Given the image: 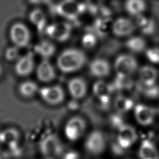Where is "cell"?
<instances>
[{"label":"cell","instance_id":"obj_10","mask_svg":"<svg viewBox=\"0 0 159 159\" xmlns=\"http://www.w3.org/2000/svg\"><path fill=\"white\" fill-rule=\"evenodd\" d=\"M20 140V133L15 127H9L1 130V145L7 148L9 153L16 156Z\"/></svg>","mask_w":159,"mask_h":159},{"label":"cell","instance_id":"obj_30","mask_svg":"<svg viewBox=\"0 0 159 159\" xmlns=\"http://www.w3.org/2000/svg\"><path fill=\"white\" fill-rule=\"evenodd\" d=\"M5 58L9 61H16L20 57V53H19V48L13 46L7 48L4 53Z\"/></svg>","mask_w":159,"mask_h":159},{"label":"cell","instance_id":"obj_29","mask_svg":"<svg viewBox=\"0 0 159 159\" xmlns=\"http://www.w3.org/2000/svg\"><path fill=\"white\" fill-rule=\"evenodd\" d=\"M137 25L140 30L147 34H150L153 32L155 29L153 22L148 18L143 16H139L137 19Z\"/></svg>","mask_w":159,"mask_h":159},{"label":"cell","instance_id":"obj_25","mask_svg":"<svg viewBox=\"0 0 159 159\" xmlns=\"http://www.w3.org/2000/svg\"><path fill=\"white\" fill-rule=\"evenodd\" d=\"M125 47L132 52L140 53L145 50L146 42L141 37L134 36L126 41Z\"/></svg>","mask_w":159,"mask_h":159},{"label":"cell","instance_id":"obj_7","mask_svg":"<svg viewBox=\"0 0 159 159\" xmlns=\"http://www.w3.org/2000/svg\"><path fill=\"white\" fill-rule=\"evenodd\" d=\"M38 94L47 104L56 106L61 104L65 99V91L60 85L46 86L40 88Z\"/></svg>","mask_w":159,"mask_h":159},{"label":"cell","instance_id":"obj_15","mask_svg":"<svg viewBox=\"0 0 159 159\" xmlns=\"http://www.w3.org/2000/svg\"><path fill=\"white\" fill-rule=\"evenodd\" d=\"M134 115L137 122L143 126L150 125L155 117V110L143 104H137L134 109Z\"/></svg>","mask_w":159,"mask_h":159},{"label":"cell","instance_id":"obj_28","mask_svg":"<svg viewBox=\"0 0 159 159\" xmlns=\"http://www.w3.org/2000/svg\"><path fill=\"white\" fill-rule=\"evenodd\" d=\"M132 105L133 102L130 99L124 96H117L114 101V107L120 112L128 111L132 107Z\"/></svg>","mask_w":159,"mask_h":159},{"label":"cell","instance_id":"obj_35","mask_svg":"<svg viewBox=\"0 0 159 159\" xmlns=\"http://www.w3.org/2000/svg\"><path fill=\"white\" fill-rule=\"evenodd\" d=\"M2 74H3V68L1 65V64H0V78L2 76Z\"/></svg>","mask_w":159,"mask_h":159},{"label":"cell","instance_id":"obj_20","mask_svg":"<svg viewBox=\"0 0 159 159\" xmlns=\"http://www.w3.org/2000/svg\"><path fill=\"white\" fill-rule=\"evenodd\" d=\"M34 52L36 54L42 57V59L51 58L56 52V47L53 43L48 40L40 41L34 47Z\"/></svg>","mask_w":159,"mask_h":159},{"label":"cell","instance_id":"obj_12","mask_svg":"<svg viewBox=\"0 0 159 159\" xmlns=\"http://www.w3.org/2000/svg\"><path fill=\"white\" fill-rule=\"evenodd\" d=\"M35 68V59L34 53L29 52L21 56L15 63L14 71L19 76L30 75Z\"/></svg>","mask_w":159,"mask_h":159},{"label":"cell","instance_id":"obj_21","mask_svg":"<svg viewBox=\"0 0 159 159\" xmlns=\"http://www.w3.org/2000/svg\"><path fill=\"white\" fill-rule=\"evenodd\" d=\"M29 20L40 32H45V30L48 25L45 12L39 8H35L30 12L29 14Z\"/></svg>","mask_w":159,"mask_h":159},{"label":"cell","instance_id":"obj_34","mask_svg":"<svg viewBox=\"0 0 159 159\" xmlns=\"http://www.w3.org/2000/svg\"><path fill=\"white\" fill-rule=\"evenodd\" d=\"M51 0H28L29 3L34 5H41L48 3Z\"/></svg>","mask_w":159,"mask_h":159},{"label":"cell","instance_id":"obj_37","mask_svg":"<svg viewBox=\"0 0 159 159\" xmlns=\"http://www.w3.org/2000/svg\"><path fill=\"white\" fill-rule=\"evenodd\" d=\"M44 159H52V158H44Z\"/></svg>","mask_w":159,"mask_h":159},{"label":"cell","instance_id":"obj_31","mask_svg":"<svg viewBox=\"0 0 159 159\" xmlns=\"http://www.w3.org/2000/svg\"><path fill=\"white\" fill-rule=\"evenodd\" d=\"M97 42L96 37L93 33L86 34L82 39V44L84 48L90 49L93 48Z\"/></svg>","mask_w":159,"mask_h":159},{"label":"cell","instance_id":"obj_8","mask_svg":"<svg viewBox=\"0 0 159 159\" xmlns=\"http://www.w3.org/2000/svg\"><path fill=\"white\" fill-rule=\"evenodd\" d=\"M71 26L65 22H58L47 26L45 32L51 39L59 42L66 41L71 34Z\"/></svg>","mask_w":159,"mask_h":159},{"label":"cell","instance_id":"obj_2","mask_svg":"<svg viewBox=\"0 0 159 159\" xmlns=\"http://www.w3.org/2000/svg\"><path fill=\"white\" fill-rule=\"evenodd\" d=\"M40 153L45 158L55 159L62 152V145L58 136L54 134H48L43 137L39 142Z\"/></svg>","mask_w":159,"mask_h":159},{"label":"cell","instance_id":"obj_1","mask_svg":"<svg viewBox=\"0 0 159 159\" xmlns=\"http://www.w3.org/2000/svg\"><path fill=\"white\" fill-rule=\"evenodd\" d=\"M87 57L84 52L78 48H67L62 51L57 58V66L65 73L80 70L86 63Z\"/></svg>","mask_w":159,"mask_h":159},{"label":"cell","instance_id":"obj_16","mask_svg":"<svg viewBox=\"0 0 159 159\" xmlns=\"http://www.w3.org/2000/svg\"><path fill=\"white\" fill-rule=\"evenodd\" d=\"M90 73L97 78H104L111 73V65L107 60L102 58H97L91 61L89 65Z\"/></svg>","mask_w":159,"mask_h":159},{"label":"cell","instance_id":"obj_26","mask_svg":"<svg viewBox=\"0 0 159 159\" xmlns=\"http://www.w3.org/2000/svg\"><path fill=\"white\" fill-rule=\"evenodd\" d=\"M136 86L140 93L149 98H156L159 94V88L156 84H145L139 81L137 83Z\"/></svg>","mask_w":159,"mask_h":159},{"label":"cell","instance_id":"obj_14","mask_svg":"<svg viewBox=\"0 0 159 159\" xmlns=\"http://www.w3.org/2000/svg\"><path fill=\"white\" fill-rule=\"evenodd\" d=\"M135 29L134 23L129 19L120 17L117 19L112 25L113 34L117 37H127L131 35Z\"/></svg>","mask_w":159,"mask_h":159},{"label":"cell","instance_id":"obj_3","mask_svg":"<svg viewBox=\"0 0 159 159\" xmlns=\"http://www.w3.org/2000/svg\"><path fill=\"white\" fill-rule=\"evenodd\" d=\"M9 36L13 45L19 48L28 46L31 40V33L29 27L21 22L12 24L9 30Z\"/></svg>","mask_w":159,"mask_h":159},{"label":"cell","instance_id":"obj_5","mask_svg":"<svg viewBox=\"0 0 159 159\" xmlns=\"http://www.w3.org/2000/svg\"><path fill=\"white\" fill-rule=\"evenodd\" d=\"M55 8L60 16L68 19H75L83 12L84 6L76 0H62Z\"/></svg>","mask_w":159,"mask_h":159},{"label":"cell","instance_id":"obj_33","mask_svg":"<svg viewBox=\"0 0 159 159\" xmlns=\"http://www.w3.org/2000/svg\"><path fill=\"white\" fill-rule=\"evenodd\" d=\"M61 159H80V155L75 151H69L63 155Z\"/></svg>","mask_w":159,"mask_h":159},{"label":"cell","instance_id":"obj_13","mask_svg":"<svg viewBox=\"0 0 159 159\" xmlns=\"http://www.w3.org/2000/svg\"><path fill=\"white\" fill-rule=\"evenodd\" d=\"M37 79L43 83H48L56 78V71L53 65L48 59H42L36 68Z\"/></svg>","mask_w":159,"mask_h":159},{"label":"cell","instance_id":"obj_9","mask_svg":"<svg viewBox=\"0 0 159 159\" xmlns=\"http://www.w3.org/2000/svg\"><path fill=\"white\" fill-rule=\"evenodd\" d=\"M114 69L117 75L130 76L138 68L137 60L130 54H121L114 61Z\"/></svg>","mask_w":159,"mask_h":159},{"label":"cell","instance_id":"obj_19","mask_svg":"<svg viewBox=\"0 0 159 159\" xmlns=\"http://www.w3.org/2000/svg\"><path fill=\"white\" fill-rule=\"evenodd\" d=\"M139 81L143 84L153 85L155 83L158 77V73L157 69L152 66L145 65L140 68L139 71Z\"/></svg>","mask_w":159,"mask_h":159},{"label":"cell","instance_id":"obj_36","mask_svg":"<svg viewBox=\"0 0 159 159\" xmlns=\"http://www.w3.org/2000/svg\"><path fill=\"white\" fill-rule=\"evenodd\" d=\"M0 145H1V130H0Z\"/></svg>","mask_w":159,"mask_h":159},{"label":"cell","instance_id":"obj_4","mask_svg":"<svg viewBox=\"0 0 159 159\" xmlns=\"http://www.w3.org/2000/svg\"><path fill=\"white\" fill-rule=\"evenodd\" d=\"M86 129L85 120L81 116H75L66 121L64 127V134L69 141L75 142L83 136Z\"/></svg>","mask_w":159,"mask_h":159},{"label":"cell","instance_id":"obj_17","mask_svg":"<svg viewBox=\"0 0 159 159\" xmlns=\"http://www.w3.org/2000/svg\"><path fill=\"white\" fill-rule=\"evenodd\" d=\"M68 89L72 98L75 99H81L87 92L86 82L82 78H73L68 82Z\"/></svg>","mask_w":159,"mask_h":159},{"label":"cell","instance_id":"obj_32","mask_svg":"<svg viewBox=\"0 0 159 159\" xmlns=\"http://www.w3.org/2000/svg\"><path fill=\"white\" fill-rule=\"evenodd\" d=\"M147 58L152 63H159V48H152L146 51Z\"/></svg>","mask_w":159,"mask_h":159},{"label":"cell","instance_id":"obj_22","mask_svg":"<svg viewBox=\"0 0 159 159\" xmlns=\"http://www.w3.org/2000/svg\"><path fill=\"white\" fill-rule=\"evenodd\" d=\"M94 96L102 102H107L112 91V87L102 80L96 82L93 88Z\"/></svg>","mask_w":159,"mask_h":159},{"label":"cell","instance_id":"obj_38","mask_svg":"<svg viewBox=\"0 0 159 159\" xmlns=\"http://www.w3.org/2000/svg\"><path fill=\"white\" fill-rule=\"evenodd\" d=\"M126 159H129V158H126Z\"/></svg>","mask_w":159,"mask_h":159},{"label":"cell","instance_id":"obj_18","mask_svg":"<svg viewBox=\"0 0 159 159\" xmlns=\"http://www.w3.org/2000/svg\"><path fill=\"white\" fill-rule=\"evenodd\" d=\"M139 155L140 159H158L159 155L155 145L150 140H143L139 147Z\"/></svg>","mask_w":159,"mask_h":159},{"label":"cell","instance_id":"obj_23","mask_svg":"<svg viewBox=\"0 0 159 159\" xmlns=\"http://www.w3.org/2000/svg\"><path fill=\"white\" fill-rule=\"evenodd\" d=\"M40 88L38 84L32 80L22 81L19 84V94L25 98H31L39 93Z\"/></svg>","mask_w":159,"mask_h":159},{"label":"cell","instance_id":"obj_24","mask_svg":"<svg viewBox=\"0 0 159 159\" xmlns=\"http://www.w3.org/2000/svg\"><path fill=\"white\" fill-rule=\"evenodd\" d=\"M125 8L130 14L139 16L145 11L146 4L144 0H126Z\"/></svg>","mask_w":159,"mask_h":159},{"label":"cell","instance_id":"obj_27","mask_svg":"<svg viewBox=\"0 0 159 159\" xmlns=\"http://www.w3.org/2000/svg\"><path fill=\"white\" fill-rule=\"evenodd\" d=\"M134 85V81L129 76L117 75L114 80V87L120 90L130 89Z\"/></svg>","mask_w":159,"mask_h":159},{"label":"cell","instance_id":"obj_6","mask_svg":"<svg viewBox=\"0 0 159 159\" xmlns=\"http://www.w3.org/2000/svg\"><path fill=\"white\" fill-rule=\"evenodd\" d=\"M84 147L88 153L91 155L97 156L102 154L106 147V140L102 132L94 130L87 137Z\"/></svg>","mask_w":159,"mask_h":159},{"label":"cell","instance_id":"obj_11","mask_svg":"<svg viewBox=\"0 0 159 159\" xmlns=\"http://www.w3.org/2000/svg\"><path fill=\"white\" fill-rule=\"evenodd\" d=\"M137 139V133L134 127L127 124L120 125L117 135V142L120 148H129L135 143Z\"/></svg>","mask_w":159,"mask_h":159}]
</instances>
